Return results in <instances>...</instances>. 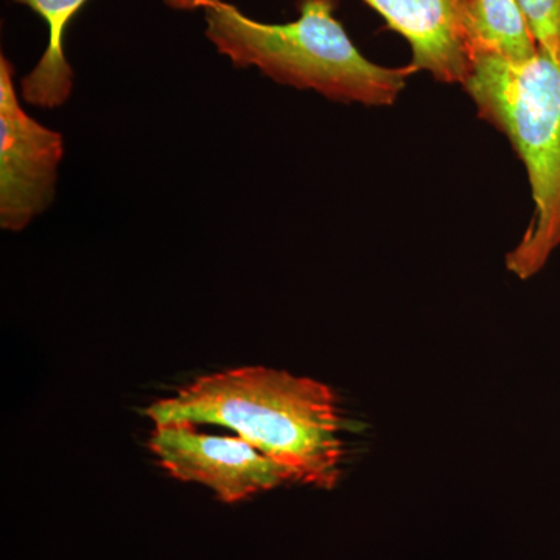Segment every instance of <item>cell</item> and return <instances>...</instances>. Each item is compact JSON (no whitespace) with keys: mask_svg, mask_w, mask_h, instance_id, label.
Instances as JSON below:
<instances>
[{"mask_svg":"<svg viewBox=\"0 0 560 560\" xmlns=\"http://www.w3.org/2000/svg\"><path fill=\"white\" fill-rule=\"evenodd\" d=\"M518 3L539 49L560 65V0H518Z\"/></svg>","mask_w":560,"mask_h":560,"instance_id":"cell-9","label":"cell"},{"mask_svg":"<svg viewBox=\"0 0 560 560\" xmlns=\"http://www.w3.org/2000/svg\"><path fill=\"white\" fill-rule=\"evenodd\" d=\"M464 31L470 58L493 54L522 62L539 51L518 0H467Z\"/></svg>","mask_w":560,"mask_h":560,"instance_id":"cell-8","label":"cell"},{"mask_svg":"<svg viewBox=\"0 0 560 560\" xmlns=\"http://www.w3.org/2000/svg\"><path fill=\"white\" fill-rule=\"evenodd\" d=\"M335 0H302L287 24L250 20L231 3L206 10V36L238 68H257L276 83L342 103L390 106L416 70L368 60L335 18Z\"/></svg>","mask_w":560,"mask_h":560,"instance_id":"cell-2","label":"cell"},{"mask_svg":"<svg viewBox=\"0 0 560 560\" xmlns=\"http://www.w3.org/2000/svg\"><path fill=\"white\" fill-rule=\"evenodd\" d=\"M463 88L528 172L534 212L506 268L518 279L534 278L560 246V65L541 49L522 62L475 54Z\"/></svg>","mask_w":560,"mask_h":560,"instance_id":"cell-3","label":"cell"},{"mask_svg":"<svg viewBox=\"0 0 560 560\" xmlns=\"http://www.w3.org/2000/svg\"><path fill=\"white\" fill-rule=\"evenodd\" d=\"M143 415L224 427L289 474L291 482L330 490L341 477V418L329 386L271 368L249 366L202 375Z\"/></svg>","mask_w":560,"mask_h":560,"instance_id":"cell-1","label":"cell"},{"mask_svg":"<svg viewBox=\"0 0 560 560\" xmlns=\"http://www.w3.org/2000/svg\"><path fill=\"white\" fill-rule=\"evenodd\" d=\"M164 2L173 10L190 11L198 9L208 10L209 7L215 5L221 0H164Z\"/></svg>","mask_w":560,"mask_h":560,"instance_id":"cell-10","label":"cell"},{"mask_svg":"<svg viewBox=\"0 0 560 560\" xmlns=\"http://www.w3.org/2000/svg\"><path fill=\"white\" fill-rule=\"evenodd\" d=\"M149 447L171 477L206 486L223 503H237L291 482L282 467L238 434L202 433L189 420L154 423Z\"/></svg>","mask_w":560,"mask_h":560,"instance_id":"cell-4","label":"cell"},{"mask_svg":"<svg viewBox=\"0 0 560 560\" xmlns=\"http://www.w3.org/2000/svg\"><path fill=\"white\" fill-rule=\"evenodd\" d=\"M65 153L60 132L22 108L13 66L0 58V226L18 232L49 208Z\"/></svg>","mask_w":560,"mask_h":560,"instance_id":"cell-5","label":"cell"},{"mask_svg":"<svg viewBox=\"0 0 560 560\" xmlns=\"http://www.w3.org/2000/svg\"><path fill=\"white\" fill-rule=\"evenodd\" d=\"M38 13L49 27V44L43 57L21 81L22 98L39 108L54 109L68 102L73 88L62 38L73 16L88 0H14Z\"/></svg>","mask_w":560,"mask_h":560,"instance_id":"cell-7","label":"cell"},{"mask_svg":"<svg viewBox=\"0 0 560 560\" xmlns=\"http://www.w3.org/2000/svg\"><path fill=\"white\" fill-rule=\"evenodd\" d=\"M410 44L411 68L460 84L470 72L464 14L467 0H363Z\"/></svg>","mask_w":560,"mask_h":560,"instance_id":"cell-6","label":"cell"}]
</instances>
